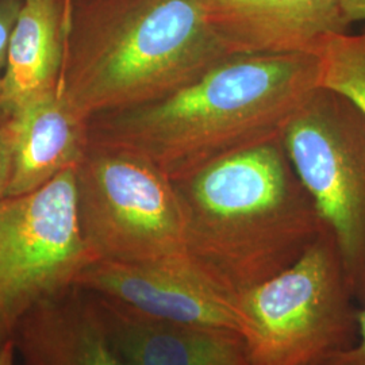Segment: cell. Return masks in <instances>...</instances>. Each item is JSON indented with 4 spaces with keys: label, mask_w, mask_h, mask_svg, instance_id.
Instances as JSON below:
<instances>
[{
    "label": "cell",
    "mask_w": 365,
    "mask_h": 365,
    "mask_svg": "<svg viewBox=\"0 0 365 365\" xmlns=\"http://www.w3.org/2000/svg\"><path fill=\"white\" fill-rule=\"evenodd\" d=\"M11 341L22 365H123L106 339L91 294L76 286L34 306Z\"/></svg>",
    "instance_id": "cell-12"
},
{
    "label": "cell",
    "mask_w": 365,
    "mask_h": 365,
    "mask_svg": "<svg viewBox=\"0 0 365 365\" xmlns=\"http://www.w3.org/2000/svg\"><path fill=\"white\" fill-rule=\"evenodd\" d=\"M172 182L185 255L233 307L327 232L282 138L229 153Z\"/></svg>",
    "instance_id": "cell-2"
},
{
    "label": "cell",
    "mask_w": 365,
    "mask_h": 365,
    "mask_svg": "<svg viewBox=\"0 0 365 365\" xmlns=\"http://www.w3.org/2000/svg\"><path fill=\"white\" fill-rule=\"evenodd\" d=\"M288 160L333 237L353 295L365 283V118L317 88L282 135Z\"/></svg>",
    "instance_id": "cell-6"
},
{
    "label": "cell",
    "mask_w": 365,
    "mask_h": 365,
    "mask_svg": "<svg viewBox=\"0 0 365 365\" xmlns=\"http://www.w3.org/2000/svg\"><path fill=\"white\" fill-rule=\"evenodd\" d=\"M66 1V26L69 27L71 14H72V0H64ZM68 30V29H66Z\"/></svg>",
    "instance_id": "cell-20"
},
{
    "label": "cell",
    "mask_w": 365,
    "mask_h": 365,
    "mask_svg": "<svg viewBox=\"0 0 365 365\" xmlns=\"http://www.w3.org/2000/svg\"><path fill=\"white\" fill-rule=\"evenodd\" d=\"M314 54L319 66L318 88L344 96L365 118V30L329 36Z\"/></svg>",
    "instance_id": "cell-14"
},
{
    "label": "cell",
    "mask_w": 365,
    "mask_h": 365,
    "mask_svg": "<svg viewBox=\"0 0 365 365\" xmlns=\"http://www.w3.org/2000/svg\"><path fill=\"white\" fill-rule=\"evenodd\" d=\"M75 1H78V0H72V6H73V3H75Z\"/></svg>",
    "instance_id": "cell-22"
},
{
    "label": "cell",
    "mask_w": 365,
    "mask_h": 365,
    "mask_svg": "<svg viewBox=\"0 0 365 365\" xmlns=\"http://www.w3.org/2000/svg\"><path fill=\"white\" fill-rule=\"evenodd\" d=\"M64 0H24L0 88V123L60 87L66 41Z\"/></svg>",
    "instance_id": "cell-13"
},
{
    "label": "cell",
    "mask_w": 365,
    "mask_h": 365,
    "mask_svg": "<svg viewBox=\"0 0 365 365\" xmlns=\"http://www.w3.org/2000/svg\"><path fill=\"white\" fill-rule=\"evenodd\" d=\"M329 232L287 269L238 297L249 365H321L357 337V312Z\"/></svg>",
    "instance_id": "cell-4"
},
{
    "label": "cell",
    "mask_w": 365,
    "mask_h": 365,
    "mask_svg": "<svg viewBox=\"0 0 365 365\" xmlns=\"http://www.w3.org/2000/svg\"><path fill=\"white\" fill-rule=\"evenodd\" d=\"M321 365H365V306L357 312V337L354 342Z\"/></svg>",
    "instance_id": "cell-16"
},
{
    "label": "cell",
    "mask_w": 365,
    "mask_h": 365,
    "mask_svg": "<svg viewBox=\"0 0 365 365\" xmlns=\"http://www.w3.org/2000/svg\"><path fill=\"white\" fill-rule=\"evenodd\" d=\"M95 260L78 229L76 167L0 199V349L34 306L73 287Z\"/></svg>",
    "instance_id": "cell-7"
},
{
    "label": "cell",
    "mask_w": 365,
    "mask_h": 365,
    "mask_svg": "<svg viewBox=\"0 0 365 365\" xmlns=\"http://www.w3.org/2000/svg\"><path fill=\"white\" fill-rule=\"evenodd\" d=\"M90 294L123 365H249L245 341L235 330L165 321Z\"/></svg>",
    "instance_id": "cell-10"
},
{
    "label": "cell",
    "mask_w": 365,
    "mask_h": 365,
    "mask_svg": "<svg viewBox=\"0 0 365 365\" xmlns=\"http://www.w3.org/2000/svg\"><path fill=\"white\" fill-rule=\"evenodd\" d=\"M24 0H0V88L6 71L10 37Z\"/></svg>",
    "instance_id": "cell-15"
},
{
    "label": "cell",
    "mask_w": 365,
    "mask_h": 365,
    "mask_svg": "<svg viewBox=\"0 0 365 365\" xmlns=\"http://www.w3.org/2000/svg\"><path fill=\"white\" fill-rule=\"evenodd\" d=\"M341 10L348 25L365 22V0H341Z\"/></svg>",
    "instance_id": "cell-18"
},
{
    "label": "cell",
    "mask_w": 365,
    "mask_h": 365,
    "mask_svg": "<svg viewBox=\"0 0 365 365\" xmlns=\"http://www.w3.org/2000/svg\"><path fill=\"white\" fill-rule=\"evenodd\" d=\"M13 170L6 196L31 192L61 172L76 167L90 145V120L61 90L48 92L13 118Z\"/></svg>",
    "instance_id": "cell-11"
},
{
    "label": "cell",
    "mask_w": 365,
    "mask_h": 365,
    "mask_svg": "<svg viewBox=\"0 0 365 365\" xmlns=\"http://www.w3.org/2000/svg\"><path fill=\"white\" fill-rule=\"evenodd\" d=\"M15 354L16 353H15L13 341H10L0 349V365H14Z\"/></svg>",
    "instance_id": "cell-19"
},
{
    "label": "cell",
    "mask_w": 365,
    "mask_h": 365,
    "mask_svg": "<svg viewBox=\"0 0 365 365\" xmlns=\"http://www.w3.org/2000/svg\"><path fill=\"white\" fill-rule=\"evenodd\" d=\"M210 25L232 54L312 53L348 31L341 0H202Z\"/></svg>",
    "instance_id": "cell-9"
},
{
    "label": "cell",
    "mask_w": 365,
    "mask_h": 365,
    "mask_svg": "<svg viewBox=\"0 0 365 365\" xmlns=\"http://www.w3.org/2000/svg\"><path fill=\"white\" fill-rule=\"evenodd\" d=\"M76 215L96 260L138 262L185 255L173 182L128 149L90 143L76 165Z\"/></svg>",
    "instance_id": "cell-5"
},
{
    "label": "cell",
    "mask_w": 365,
    "mask_h": 365,
    "mask_svg": "<svg viewBox=\"0 0 365 365\" xmlns=\"http://www.w3.org/2000/svg\"><path fill=\"white\" fill-rule=\"evenodd\" d=\"M312 53L232 54L161 99L90 119V143L150 160L170 180L253 145L282 138L318 88Z\"/></svg>",
    "instance_id": "cell-1"
},
{
    "label": "cell",
    "mask_w": 365,
    "mask_h": 365,
    "mask_svg": "<svg viewBox=\"0 0 365 365\" xmlns=\"http://www.w3.org/2000/svg\"><path fill=\"white\" fill-rule=\"evenodd\" d=\"M14 125L11 119L0 123V199L7 192L13 170Z\"/></svg>",
    "instance_id": "cell-17"
},
{
    "label": "cell",
    "mask_w": 365,
    "mask_h": 365,
    "mask_svg": "<svg viewBox=\"0 0 365 365\" xmlns=\"http://www.w3.org/2000/svg\"><path fill=\"white\" fill-rule=\"evenodd\" d=\"M75 286L160 319L241 333L235 307L210 287L187 255L138 262L92 261Z\"/></svg>",
    "instance_id": "cell-8"
},
{
    "label": "cell",
    "mask_w": 365,
    "mask_h": 365,
    "mask_svg": "<svg viewBox=\"0 0 365 365\" xmlns=\"http://www.w3.org/2000/svg\"><path fill=\"white\" fill-rule=\"evenodd\" d=\"M229 56L202 0H78L60 87L90 120L161 99Z\"/></svg>",
    "instance_id": "cell-3"
},
{
    "label": "cell",
    "mask_w": 365,
    "mask_h": 365,
    "mask_svg": "<svg viewBox=\"0 0 365 365\" xmlns=\"http://www.w3.org/2000/svg\"><path fill=\"white\" fill-rule=\"evenodd\" d=\"M359 300H360V302H363L365 306V283L364 287H363V289H361V292H360V295H359Z\"/></svg>",
    "instance_id": "cell-21"
}]
</instances>
